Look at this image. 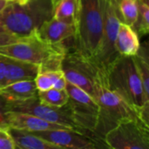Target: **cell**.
<instances>
[{
	"instance_id": "484cf974",
	"label": "cell",
	"mask_w": 149,
	"mask_h": 149,
	"mask_svg": "<svg viewBox=\"0 0 149 149\" xmlns=\"http://www.w3.org/2000/svg\"><path fill=\"white\" fill-rule=\"evenodd\" d=\"M5 74V62L4 58L0 55V87L2 86V83Z\"/></svg>"
},
{
	"instance_id": "3957f363",
	"label": "cell",
	"mask_w": 149,
	"mask_h": 149,
	"mask_svg": "<svg viewBox=\"0 0 149 149\" xmlns=\"http://www.w3.org/2000/svg\"><path fill=\"white\" fill-rule=\"evenodd\" d=\"M68 49L64 43L52 45L43 40L37 31L19 40L0 46V55L35 64L39 72L61 70L62 60Z\"/></svg>"
},
{
	"instance_id": "cb8c5ba5",
	"label": "cell",
	"mask_w": 149,
	"mask_h": 149,
	"mask_svg": "<svg viewBox=\"0 0 149 149\" xmlns=\"http://www.w3.org/2000/svg\"><path fill=\"white\" fill-rule=\"evenodd\" d=\"M9 102L0 94V127H7L5 124V113L8 109Z\"/></svg>"
},
{
	"instance_id": "277c9868",
	"label": "cell",
	"mask_w": 149,
	"mask_h": 149,
	"mask_svg": "<svg viewBox=\"0 0 149 149\" xmlns=\"http://www.w3.org/2000/svg\"><path fill=\"white\" fill-rule=\"evenodd\" d=\"M103 0H77L73 48L89 61L96 54L103 30Z\"/></svg>"
},
{
	"instance_id": "4316f807",
	"label": "cell",
	"mask_w": 149,
	"mask_h": 149,
	"mask_svg": "<svg viewBox=\"0 0 149 149\" xmlns=\"http://www.w3.org/2000/svg\"><path fill=\"white\" fill-rule=\"evenodd\" d=\"M8 2H9V0H0V11L6 6Z\"/></svg>"
},
{
	"instance_id": "9a60e30c",
	"label": "cell",
	"mask_w": 149,
	"mask_h": 149,
	"mask_svg": "<svg viewBox=\"0 0 149 149\" xmlns=\"http://www.w3.org/2000/svg\"><path fill=\"white\" fill-rule=\"evenodd\" d=\"M34 79L20 80L0 87V94L8 102L24 101L38 96Z\"/></svg>"
},
{
	"instance_id": "30bf717a",
	"label": "cell",
	"mask_w": 149,
	"mask_h": 149,
	"mask_svg": "<svg viewBox=\"0 0 149 149\" xmlns=\"http://www.w3.org/2000/svg\"><path fill=\"white\" fill-rule=\"evenodd\" d=\"M8 109L9 111L32 114L46 121L62 125L72 130L85 134L77 126L67 103L61 107H53L41 103L37 96L24 101L9 102Z\"/></svg>"
},
{
	"instance_id": "9c48e42d",
	"label": "cell",
	"mask_w": 149,
	"mask_h": 149,
	"mask_svg": "<svg viewBox=\"0 0 149 149\" xmlns=\"http://www.w3.org/2000/svg\"><path fill=\"white\" fill-rule=\"evenodd\" d=\"M65 90L69 98L67 105L77 126L82 132L96 140L93 133L98 123L100 112L97 101L89 93L69 82L66 83Z\"/></svg>"
},
{
	"instance_id": "7c38bea8",
	"label": "cell",
	"mask_w": 149,
	"mask_h": 149,
	"mask_svg": "<svg viewBox=\"0 0 149 149\" xmlns=\"http://www.w3.org/2000/svg\"><path fill=\"white\" fill-rule=\"evenodd\" d=\"M5 124L7 127H12L29 132L52 129H71L62 125L46 121L32 114L16 111H7L5 113Z\"/></svg>"
},
{
	"instance_id": "8992f818",
	"label": "cell",
	"mask_w": 149,
	"mask_h": 149,
	"mask_svg": "<svg viewBox=\"0 0 149 149\" xmlns=\"http://www.w3.org/2000/svg\"><path fill=\"white\" fill-rule=\"evenodd\" d=\"M103 30L98 51L90 62L98 69L106 81L107 72L120 56L115 47L120 24L122 22L116 0H103Z\"/></svg>"
},
{
	"instance_id": "603a6c76",
	"label": "cell",
	"mask_w": 149,
	"mask_h": 149,
	"mask_svg": "<svg viewBox=\"0 0 149 149\" xmlns=\"http://www.w3.org/2000/svg\"><path fill=\"white\" fill-rule=\"evenodd\" d=\"M0 149H16L8 127H0Z\"/></svg>"
},
{
	"instance_id": "8fae6325",
	"label": "cell",
	"mask_w": 149,
	"mask_h": 149,
	"mask_svg": "<svg viewBox=\"0 0 149 149\" xmlns=\"http://www.w3.org/2000/svg\"><path fill=\"white\" fill-rule=\"evenodd\" d=\"M58 148L93 149L99 148L98 141L91 136L71 129H52L31 132Z\"/></svg>"
},
{
	"instance_id": "ffe728a7",
	"label": "cell",
	"mask_w": 149,
	"mask_h": 149,
	"mask_svg": "<svg viewBox=\"0 0 149 149\" xmlns=\"http://www.w3.org/2000/svg\"><path fill=\"white\" fill-rule=\"evenodd\" d=\"M123 23L133 28L138 16V0H116Z\"/></svg>"
},
{
	"instance_id": "2e32d148",
	"label": "cell",
	"mask_w": 149,
	"mask_h": 149,
	"mask_svg": "<svg viewBox=\"0 0 149 149\" xmlns=\"http://www.w3.org/2000/svg\"><path fill=\"white\" fill-rule=\"evenodd\" d=\"M140 37L137 32L127 24H120L115 40V47L121 56H134L140 48Z\"/></svg>"
},
{
	"instance_id": "5b68a950",
	"label": "cell",
	"mask_w": 149,
	"mask_h": 149,
	"mask_svg": "<svg viewBox=\"0 0 149 149\" xmlns=\"http://www.w3.org/2000/svg\"><path fill=\"white\" fill-rule=\"evenodd\" d=\"M94 99L100 107L98 123L93 133L99 142L103 143L106 134L123 120H141L144 121L139 113L120 95L100 83L96 85Z\"/></svg>"
},
{
	"instance_id": "44dd1931",
	"label": "cell",
	"mask_w": 149,
	"mask_h": 149,
	"mask_svg": "<svg viewBox=\"0 0 149 149\" xmlns=\"http://www.w3.org/2000/svg\"><path fill=\"white\" fill-rule=\"evenodd\" d=\"M133 29L140 36L149 31V0H138V16Z\"/></svg>"
},
{
	"instance_id": "e0dca14e",
	"label": "cell",
	"mask_w": 149,
	"mask_h": 149,
	"mask_svg": "<svg viewBox=\"0 0 149 149\" xmlns=\"http://www.w3.org/2000/svg\"><path fill=\"white\" fill-rule=\"evenodd\" d=\"M16 148L21 149H58V148L45 140L41 139L31 132L8 127Z\"/></svg>"
},
{
	"instance_id": "6da1fadb",
	"label": "cell",
	"mask_w": 149,
	"mask_h": 149,
	"mask_svg": "<svg viewBox=\"0 0 149 149\" xmlns=\"http://www.w3.org/2000/svg\"><path fill=\"white\" fill-rule=\"evenodd\" d=\"M106 87L120 95L148 124L149 100L133 56H119L107 72Z\"/></svg>"
},
{
	"instance_id": "ba28073f",
	"label": "cell",
	"mask_w": 149,
	"mask_h": 149,
	"mask_svg": "<svg viewBox=\"0 0 149 149\" xmlns=\"http://www.w3.org/2000/svg\"><path fill=\"white\" fill-rule=\"evenodd\" d=\"M103 143L113 149H149V125L141 120H123L106 134Z\"/></svg>"
},
{
	"instance_id": "7402d4cb",
	"label": "cell",
	"mask_w": 149,
	"mask_h": 149,
	"mask_svg": "<svg viewBox=\"0 0 149 149\" xmlns=\"http://www.w3.org/2000/svg\"><path fill=\"white\" fill-rule=\"evenodd\" d=\"M38 91H45L53 87V80L48 72H38L34 79Z\"/></svg>"
},
{
	"instance_id": "d6986e66",
	"label": "cell",
	"mask_w": 149,
	"mask_h": 149,
	"mask_svg": "<svg viewBox=\"0 0 149 149\" xmlns=\"http://www.w3.org/2000/svg\"><path fill=\"white\" fill-rule=\"evenodd\" d=\"M38 100L45 105L53 107H61L68 102V94L65 89L51 88L45 91L38 92Z\"/></svg>"
},
{
	"instance_id": "7a4b0ae2",
	"label": "cell",
	"mask_w": 149,
	"mask_h": 149,
	"mask_svg": "<svg viewBox=\"0 0 149 149\" xmlns=\"http://www.w3.org/2000/svg\"><path fill=\"white\" fill-rule=\"evenodd\" d=\"M53 17L52 0H9L0 11V24L17 37H26L37 31Z\"/></svg>"
},
{
	"instance_id": "5bb4252c",
	"label": "cell",
	"mask_w": 149,
	"mask_h": 149,
	"mask_svg": "<svg viewBox=\"0 0 149 149\" xmlns=\"http://www.w3.org/2000/svg\"><path fill=\"white\" fill-rule=\"evenodd\" d=\"M3 57L5 62V74L2 86L20 80L34 79L39 72V66L35 64Z\"/></svg>"
},
{
	"instance_id": "d4e9b609",
	"label": "cell",
	"mask_w": 149,
	"mask_h": 149,
	"mask_svg": "<svg viewBox=\"0 0 149 149\" xmlns=\"http://www.w3.org/2000/svg\"><path fill=\"white\" fill-rule=\"evenodd\" d=\"M23 38V37H22ZM21 37H17L9 32H0V46L9 45L19 40Z\"/></svg>"
},
{
	"instance_id": "83f0119b",
	"label": "cell",
	"mask_w": 149,
	"mask_h": 149,
	"mask_svg": "<svg viewBox=\"0 0 149 149\" xmlns=\"http://www.w3.org/2000/svg\"><path fill=\"white\" fill-rule=\"evenodd\" d=\"M0 32H7V31L4 30V28H3L1 24H0Z\"/></svg>"
},
{
	"instance_id": "52a82bcc",
	"label": "cell",
	"mask_w": 149,
	"mask_h": 149,
	"mask_svg": "<svg viewBox=\"0 0 149 149\" xmlns=\"http://www.w3.org/2000/svg\"><path fill=\"white\" fill-rule=\"evenodd\" d=\"M61 70L67 82L81 88L93 98L95 96L98 83L106 86V81L98 69L88 59L73 51L65 53L62 60Z\"/></svg>"
},
{
	"instance_id": "ac0fdd59",
	"label": "cell",
	"mask_w": 149,
	"mask_h": 149,
	"mask_svg": "<svg viewBox=\"0 0 149 149\" xmlns=\"http://www.w3.org/2000/svg\"><path fill=\"white\" fill-rule=\"evenodd\" d=\"M53 17L75 25L77 0H52Z\"/></svg>"
},
{
	"instance_id": "4fadbf2b",
	"label": "cell",
	"mask_w": 149,
	"mask_h": 149,
	"mask_svg": "<svg viewBox=\"0 0 149 149\" xmlns=\"http://www.w3.org/2000/svg\"><path fill=\"white\" fill-rule=\"evenodd\" d=\"M37 32L43 40L52 45H59L74 38L75 25L52 17L45 21Z\"/></svg>"
}]
</instances>
